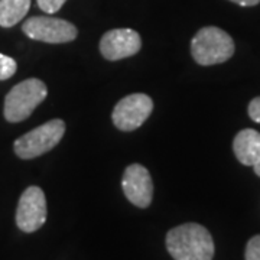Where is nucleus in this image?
I'll return each mask as SVG.
<instances>
[{
	"label": "nucleus",
	"mask_w": 260,
	"mask_h": 260,
	"mask_svg": "<svg viewBox=\"0 0 260 260\" xmlns=\"http://www.w3.org/2000/svg\"><path fill=\"white\" fill-rule=\"evenodd\" d=\"M22 30L30 39L47 44H67L78 35L71 22L51 16H32L23 23Z\"/></svg>",
	"instance_id": "39448f33"
},
{
	"label": "nucleus",
	"mask_w": 260,
	"mask_h": 260,
	"mask_svg": "<svg viewBox=\"0 0 260 260\" xmlns=\"http://www.w3.org/2000/svg\"><path fill=\"white\" fill-rule=\"evenodd\" d=\"M247 112H249V116H250L251 120L256 121V123H260V95L251 100Z\"/></svg>",
	"instance_id": "2eb2a0df"
},
{
	"label": "nucleus",
	"mask_w": 260,
	"mask_h": 260,
	"mask_svg": "<svg viewBox=\"0 0 260 260\" xmlns=\"http://www.w3.org/2000/svg\"><path fill=\"white\" fill-rule=\"evenodd\" d=\"M253 169H254V174L260 177V160L256 164V165H253Z\"/></svg>",
	"instance_id": "f3484780"
},
{
	"label": "nucleus",
	"mask_w": 260,
	"mask_h": 260,
	"mask_svg": "<svg viewBox=\"0 0 260 260\" xmlns=\"http://www.w3.org/2000/svg\"><path fill=\"white\" fill-rule=\"evenodd\" d=\"M246 260H260V234L251 237L246 246Z\"/></svg>",
	"instance_id": "ddd939ff"
},
{
	"label": "nucleus",
	"mask_w": 260,
	"mask_h": 260,
	"mask_svg": "<svg viewBox=\"0 0 260 260\" xmlns=\"http://www.w3.org/2000/svg\"><path fill=\"white\" fill-rule=\"evenodd\" d=\"M236 47L233 38L217 26L201 28L191 41V54L200 65L223 64L234 54Z\"/></svg>",
	"instance_id": "f03ea898"
},
{
	"label": "nucleus",
	"mask_w": 260,
	"mask_h": 260,
	"mask_svg": "<svg viewBox=\"0 0 260 260\" xmlns=\"http://www.w3.org/2000/svg\"><path fill=\"white\" fill-rule=\"evenodd\" d=\"M30 0H0V26L12 28L28 15Z\"/></svg>",
	"instance_id": "9b49d317"
},
{
	"label": "nucleus",
	"mask_w": 260,
	"mask_h": 260,
	"mask_svg": "<svg viewBox=\"0 0 260 260\" xmlns=\"http://www.w3.org/2000/svg\"><path fill=\"white\" fill-rule=\"evenodd\" d=\"M233 3H237L240 6H244V8H250V6H256L259 5L260 0H230Z\"/></svg>",
	"instance_id": "dca6fc26"
},
{
	"label": "nucleus",
	"mask_w": 260,
	"mask_h": 260,
	"mask_svg": "<svg viewBox=\"0 0 260 260\" xmlns=\"http://www.w3.org/2000/svg\"><path fill=\"white\" fill-rule=\"evenodd\" d=\"M64 120L52 119L15 140V153L20 159L38 158L55 148L64 138Z\"/></svg>",
	"instance_id": "20e7f679"
},
{
	"label": "nucleus",
	"mask_w": 260,
	"mask_h": 260,
	"mask_svg": "<svg viewBox=\"0 0 260 260\" xmlns=\"http://www.w3.org/2000/svg\"><path fill=\"white\" fill-rule=\"evenodd\" d=\"M38 2V8L45 12V13H56L58 10L61 9L64 6V3L67 0H37Z\"/></svg>",
	"instance_id": "4468645a"
},
{
	"label": "nucleus",
	"mask_w": 260,
	"mask_h": 260,
	"mask_svg": "<svg viewBox=\"0 0 260 260\" xmlns=\"http://www.w3.org/2000/svg\"><path fill=\"white\" fill-rule=\"evenodd\" d=\"M142 48L140 35L129 28L112 29L103 35L100 52L109 61H119L123 58L136 55Z\"/></svg>",
	"instance_id": "1a4fd4ad"
},
{
	"label": "nucleus",
	"mask_w": 260,
	"mask_h": 260,
	"mask_svg": "<svg viewBox=\"0 0 260 260\" xmlns=\"http://www.w3.org/2000/svg\"><path fill=\"white\" fill-rule=\"evenodd\" d=\"M48 88L44 81L28 78L16 84L5 99L3 114L9 123H19L28 119L41 103L47 99Z\"/></svg>",
	"instance_id": "7ed1b4c3"
},
{
	"label": "nucleus",
	"mask_w": 260,
	"mask_h": 260,
	"mask_svg": "<svg viewBox=\"0 0 260 260\" xmlns=\"http://www.w3.org/2000/svg\"><path fill=\"white\" fill-rule=\"evenodd\" d=\"M47 198L39 186H28L19 198L16 224L23 233L39 230L47 221Z\"/></svg>",
	"instance_id": "0eeeda50"
},
{
	"label": "nucleus",
	"mask_w": 260,
	"mask_h": 260,
	"mask_svg": "<svg viewBox=\"0 0 260 260\" xmlns=\"http://www.w3.org/2000/svg\"><path fill=\"white\" fill-rule=\"evenodd\" d=\"M18 70V64L13 58L0 54V81L9 80L10 77H13Z\"/></svg>",
	"instance_id": "f8f14e48"
},
{
	"label": "nucleus",
	"mask_w": 260,
	"mask_h": 260,
	"mask_svg": "<svg viewBox=\"0 0 260 260\" xmlns=\"http://www.w3.org/2000/svg\"><path fill=\"white\" fill-rule=\"evenodd\" d=\"M236 158L244 167H253L260 160V133L254 129L240 130L233 140Z\"/></svg>",
	"instance_id": "9d476101"
},
{
	"label": "nucleus",
	"mask_w": 260,
	"mask_h": 260,
	"mask_svg": "<svg viewBox=\"0 0 260 260\" xmlns=\"http://www.w3.org/2000/svg\"><path fill=\"white\" fill-rule=\"evenodd\" d=\"M121 188L126 198L139 208H148L153 200V182L150 172L140 164H132L124 169Z\"/></svg>",
	"instance_id": "6e6552de"
},
{
	"label": "nucleus",
	"mask_w": 260,
	"mask_h": 260,
	"mask_svg": "<svg viewBox=\"0 0 260 260\" xmlns=\"http://www.w3.org/2000/svg\"><path fill=\"white\" fill-rule=\"evenodd\" d=\"M167 249L175 260H213L215 247L211 233L198 223L174 227L167 234Z\"/></svg>",
	"instance_id": "f257e3e1"
},
{
	"label": "nucleus",
	"mask_w": 260,
	"mask_h": 260,
	"mask_svg": "<svg viewBox=\"0 0 260 260\" xmlns=\"http://www.w3.org/2000/svg\"><path fill=\"white\" fill-rule=\"evenodd\" d=\"M152 110L153 102L149 95L142 93L129 94L116 104L112 114L113 123L119 130L132 132L148 120Z\"/></svg>",
	"instance_id": "423d86ee"
}]
</instances>
